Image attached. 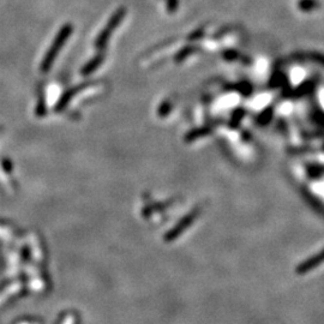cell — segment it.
<instances>
[{"label":"cell","mask_w":324,"mask_h":324,"mask_svg":"<svg viewBox=\"0 0 324 324\" xmlns=\"http://www.w3.org/2000/svg\"><path fill=\"white\" fill-rule=\"evenodd\" d=\"M71 33H72V27L70 24L64 25V27L61 28V30L59 32L58 36H57L56 40H54L53 46H52L51 49H49L47 56H46V58H45V60H43V64H42L43 71H47L49 67L52 66L54 59H56L57 54H58V52L63 48L64 43L66 42V40L69 38V36L71 35Z\"/></svg>","instance_id":"cell-1"},{"label":"cell","mask_w":324,"mask_h":324,"mask_svg":"<svg viewBox=\"0 0 324 324\" xmlns=\"http://www.w3.org/2000/svg\"><path fill=\"white\" fill-rule=\"evenodd\" d=\"M124 15H125V9H119L118 11L115 12V14L113 15V17L111 18L110 23L107 24V27L105 28V29L102 30V33H101V35L98 36L97 41H96V46L97 47L102 48L103 46L106 45V42H107L108 38L111 36V33L113 32L114 28L116 27V25H119V23L121 22V19L124 18Z\"/></svg>","instance_id":"cell-2"},{"label":"cell","mask_w":324,"mask_h":324,"mask_svg":"<svg viewBox=\"0 0 324 324\" xmlns=\"http://www.w3.org/2000/svg\"><path fill=\"white\" fill-rule=\"evenodd\" d=\"M299 7L304 11H308V10H313L316 7H318V4L315 0H302L299 2Z\"/></svg>","instance_id":"cell-3"},{"label":"cell","mask_w":324,"mask_h":324,"mask_svg":"<svg viewBox=\"0 0 324 324\" xmlns=\"http://www.w3.org/2000/svg\"><path fill=\"white\" fill-rule=\"evenodd\" d=\"M98 64H100V59H95L94 61H92V63H89L87 65V66L83 69V75H88V74H92L93 71H94L95 69L98 66Z\"/></svg>","instance_id":"cell-4"},{"label":"cell","mask_w":324,"mask_h":324,"mask_svg":"<svg viewBox=\"0 0 324 324\" xmlns=\"http://www.w3.org/2000/svg\"><path fill=\"white\" fill-rule=\"evenodd\" d=\"M316 59H317L318 61H321V63H322V64H324V57L318 56V57H316Z\"/></svg>","instance_id":"cell-5"}]
</instances>
